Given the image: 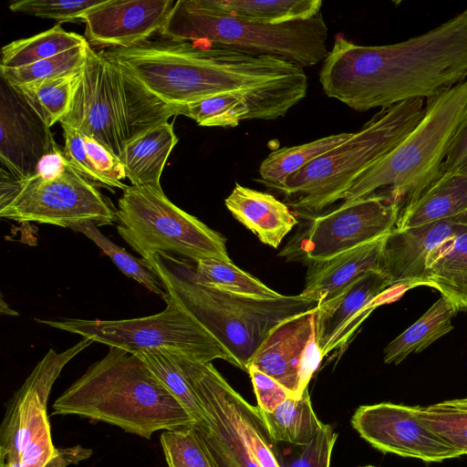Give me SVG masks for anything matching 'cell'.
Returning a JSON list of instances; mask_svg holds the SVG:
<instances>
[{"label":"cell","instance_id":"1","mask_svg":"<svg viewBox=\"0 0 467 467\" xmlns=\"http://www.w3.org/2000/svg\"><path fill=\"white\" fill-rule=\"evenodd\" d=\"M100 53L171 107L232 93L246 99L249 119H275L300 102L308 88L303 67L292 61L202 43L161 37Z\"/></svg>","mask_w":467,"mask_h":467},{"label":"cell","instance_id":"2","mask_svg":"<svg viewBox=\"0 0 467 467\" xmlns=\"http://www.w3.org/2000/svg\"><path fill=\"white\" fill-rule=\"evenodd\" d=\"M467 78V8L405 41L363 46L342 36L324 59L322 89L358 111L430 99Z\"/></svg>","mask_w":467,"mask_h":467},{"label":"cell","instance_id":"3","mask_svg":"<svg viewBox=\"0 0 467 467\" xmlns=\"http://www.w3.org/2000/svg\"><path fill=\"white\" fill-rule=\"evenodd\" d=\"M52 414L104 421L146 439L196 424L136 354L115 347L54 401Z\"/></svg>","mask_w":467,"mask_h":467},{"label":"cell","instance_id":"4","mask_svg":"<svg viewBox=\"0 0 467 467\" xmlns=\"http://www.w3.org/2000/svg\"><path fill=\"white\" fill-rule=\"evenodd\" d=\"M175 116L173 107L151 95L89 45L61 125L88 136L120 159L127 143Z\"/></svg>","mask_w":467,"mask_h":467},{"label":"cell","instance_id":"5","mask_svg":"<svg viewBox=\"0 0 467 467\" xmlns=\"http://www.w3.org/2000/svg\"><path fill=\"white\" fill-rule=\"evenodd\" d=\"M148 264L166 293L194 316L235 357L244 370L276 324L318 304L300 294L277 300H256L210 288L194 280L192 265L169 254H158Z\"/></svg>","mask_w":467,"mask_h":467},{"label":"cell","instance_id":"6","mask_svg":"<svg viewBox=\"0 0 467 467\" xmlns=\"http://www.w3.org/2000/svg\"><path fill=\"white\" fill-rule=\"evenodd\" d=\"M425 112L424 99L380 109L342 144L317 158L274 189L285 204L304 215H316L337 201L375 162L394 149Z\"/></svg>","mask_w":467,"mask_h":467},{"label":"cell","instance_id":"7","mask_svg":"<svg viewBox=\"0 0 467 467\" xmlns=\"http://www.w3.org/2000/svg\"><path fill=\"white\" fill-rule=\"evenodd\" d=\"M160 35L253 56H276L302 67L324 61L328 54V28L321 13L308 19L265 25L216 12L200 0H179Z\"/></svg>","mask_w":467,"mask_h":467},{"label":"cell","instance_id":"8","mask_svg":"<svg viewBox=\"0 0 467 467\" xmlns=\"http://www.w3.org/2000/svg\"><path fill=\"white\" fill-rule=\"evenodd\" d=\"M467 110V78L427 99L411 131L362 173L343 194V202L387 190L405 203L441 175V166Z\"/></svg>","mask_w":467,"mask_h":467},{"label":"cell","instance_id":"9","mask_svg":"<svg viewBox=\"0 0 467 467\" xmlns=\"http://www.w3.org/2000/svg\"><path fill=\"white\" fill-rule=\"evenodd\" d=\"M116 216L119 234L147 263L161 253L231 262L226 239L172 203L161 186H128Z\"/></svg>","mask_w":467,"mask_h":467},{"label":"cell","instance_id":"10","mask_svg":"<svg viewBox=\"0 0 467 467\" xmlns=\"http://www.w3.org/2000/svg\"><path fill=\"white\" fill-rule=\"evenodd\" d=\"M165 303L158 314L131 319L35 321L132 354L166 348L202 362L223 359L242 369L235 357L181 303L168 294Z\"/></svg>","mask_w":467,"mask_h":467},{"label":"cell","instance_id":"11","mask_svg":"<svg viewBox=\"0 0 467 467\" xmlns=\"http://www.w3.org/2000/svg\"><path fill=\"white\" fill-rule=\"evenodd\" d=\"M0 216L68 228L83 222L97 226L117 222L110 202L68 162L60 175L51 179L38 173L19 179L2 167Z\"/></svg>","mask_w":467,"mask_h":467},{"label":"cell","instance_id":"12","mask_svg":"<svg viewBox=\"0 0 467 467\" xmlns=\"http://www.w3.org/2000/svg\"><path fill=\"white\" fill-rule=\"evenodd\" d=\"M94 341L84 338L57 353L50 348L5 404L0 427V467H46L57 451L47 400L64 367Z\"/></svg>","mask_w":467,"mask_h":467},{"label":"cell","instance_id":"13","mask_svg":"<svg viewBox=\"0 0 467 467\" xmlns=\"http://www.w3.org/2000/svg\"><path fill=\"white\" fill-rule=\"evenodd\" d=\"M401 202L375 192L312 218L279 253L287 261L322 262L386 235L395 226Z\"/></svg>","mask_w":467,"mask_h":467},{"label":"cell","instance_id":"14","mask_svg":"<svg viewBox=\"0 0 467 467\" xmlns=\"http://www.w3.org/2000/svg\"><path fill=\"white\" fill-rule=\"evenodd\" d=\"M202 407L204 419L194 424L214 467H260L238 426L231 401L233 388L212 362L192 359L168 349Z\"/></svg>","mask_w":467,"mask_h":467},{"label":"cell","instance_id":"15","mask_svg":"<svg viewBox=\"0 0 467 467\" xmlns=\"http://www.w3.org/2000/svg\"><path fill=\"white\" fill-rule=\"evenodd\" d=\"M361 438L384 453L441 462L461 457L457 450L419 418V406L391 402L364 405L351 419Z\"/></svg>","mask_w":467,"mask_h":467},{"label":"cell","instance_id":"16","mask_svg":"<svg viewBox=\"0 0 467 467\" xmlns=\"http://www.w3.org/2000/svg\"><path fill=\"white\" fill-rule=\"evenodd\" d=\"M316 308L297 313L276 324L247 365V368L254 366L275 379L296 399L301 398L307 389L323 359L316 337Z\"/></svg>","mask_w":467,"mask_h":467},{"label":"cell","instance_id":"17","mask_svg":"<svg viewBox=\"0 0 467 467\" xmlns=\"http://www.w3.org/2000/svg\"><path fill=\"white\" fill-rule=\"evenodd\" d=\"M408 290L391 287L378 271H368L316 308V337L324 358L344 349L365 319L378 306L396 300Z\"/></svg>","mask_w":467,"mask_h":467},{"label":"cell","instance_id":"18","mask_svg":"<svg viewBox=\"0 0 467 467\" xmlns=\"http://www.w3.org/2000/svg\"><path fill=\"white\" fill-rule=\"evenodd\" d=\"M59 150L50 128L19 92L1 78L0 161L19 179L35 175L41 160Z\"/></svg>","mask_w":467,"mask_h":467},{"label":"cell","instance_id":"19","mask_svg":"<svg viewBox=\"0 0 467 467\" xmlns=\"http://www.w3.org/2000/svg\"><path fill=\"white\" fill-rule=\"evenodd\" d=\"M467 231V212L421 225L393 229L385 235L380 273L391 287L426 285L429 254L447 239Z\"/></svg>","mask_w":467,"mask_h":467},{"label":"cell","instance_id":"20","mask_svg":"<svg viewBox=\"0 0 467 467\" xmlns=\"http://www.w3.org/2000/svg\"><path fill=\"white\" fill-rule=\"evenodd\" d=\"M175 2L172 0H105L88 11L85 38L102 47H131L160 34Z\"/></svg>","mask_w":467,"mask_h":467},{"label":"cell","instance_id":"21","mask_svg":"<svg viewBox=\"0 0 467 467\" xmlns=\"http://www.w3.org/2000/svg\"><path fill=\"white\" fill-rule=\"evenodd\" d=\"M224 204L240 223L273 248H277L297 223L288 206L274 195L237 182Z\"/></svg>","mask_w":467,"mask_h":467},{"label":"cell","instance_id":"22","mask_svg":"<svg viewBox=\"0 0 467 467\" xmlns=\"http://www.w3.org/2000/svg\"><path fill=\"white\" fill-rule=\"evenodd\" d=\"M385 235L322 262L309 264L300 295L321 302L368 271L380 272Z\"/></svg>","mask_w":467,"mask_h":467},{"label":"cell","instance_id":"23","mask_svg":"<svg viewBox=\"0 0 467 467\" xmlns=\"http://www.w3.org/2000/svg\"><path fill=\"white\" fill-rule=\"evenodd\" d=\"M467 212V173L441 174L400 210L397 229H407Z\"/></svg>","mask_w":467,"mask_h":467},{"label":"cell","instance_id":"24","mask_svg":"<svg viewBox=\"0 0 467 467\" xmlns=\"http://www.w3.org/2000/svg\"><path fill=\"white\" fill-rule=\"evenodd\" d=\"M426 286L435 288L457 312H467V231L452 236L428 256Z\"/></svg>","mask_w":467,"mask_h":467},{"label":"cell","instance_id":"25","mask_svg":"<svg viewBox=\"0 0 467 467\" xmlns=\"http://www.w3.org/2000/svg\"><path fill=\"white\" fill-rule=\"evenodd\" d=\"M177 142L173 124L166 121L127 143L119 160L131 185L161 186L163 168Z\"/></svg>","mask_w":467,"mask_h":467},{"label":"cell","instance_id":"26","mask_svg":"<svg viewBox=\"0 0 467 467\" xmlns=\"http://www.w3.org/2000/svg\"><path fill=\"white\" fill-rule=\"evenodd\" d=\"M456 312L443 298L436 300L406 330L390 341L384 349V362L398 365L412 353H420L453 329Z\"/></svg>","mask_w":467,"mask_h":467},{"label":"cell","instance_id":"27","mask_svg":"<svg viewBox=\"0 0 467 467\" xmlns=\"http://www.w3.org/2000/svg\"><path fill=\"white\" fill-rule=\"evenodd\" d=\"M216 12L265 25L308 19L320 13L321 0H200Z\"/></svg>","mask_w":467,"mask_h":467},{"label":"cell","instance_id":"28","mask_svg":"<svg viewBox=\"0 0 467 467\" xmlns=\"http://www.w3.org/2000/svg\"><path fill=\"white\" fill-rule=\"evenodd\" d=\"M259 410L275 442L306 444L325 425L313 410L308 388L301 398H288L272 412Z\"/></svg>","mask_w":467,"mask_h":467},{"label":"cell","instance_id":"29","mask_svg":"<svg viewBox=\"0 0 467 467\" xmlns=\"http://www.w3.org/2000/svg\"><path fill=\"white\" fill-rule=\"evenodd\" d=\"M192 267L196 282L218 291L256 300H277L285 296L263 284L234 264L220 259H202Z\"/></svg>","mask_w":467,"mask_h":467},{"label":"cell","instance_id":"30","mask_svg":"<svg viewBox=\"0 0 467 467\" xmlns=\"http://www.w3.org/2000/svg\"><path fill=\"white\" fill-rule=\"evenodd\" d=\"M87 44L85 36L67 32L57 24L37 35L4 46L0 69L28 66Z\"/></svg>","mask_w":467,"mask_h":467},{"label":"cell","instance_id":"31","mask_svg":"<svg viewBox=\"0 0 467 467\" xmlns=\"http://www.w3.org/2000/svg\"><path fill=\"white\" fill-rule=\"evenodd\" d=\"M353 132H341L293 147L272 151L260 164V182L270 188L285 183L292 174L342 144Z\"/></svg>","mask_w":467,"mask_h":467},{"label":"cell","instance_id":"32","mask_svg":"<svg viewBox=\"0 0 467 467\" xmlns=\"http://www.w3.org/2000/svg\"><path fill=\"white\" fill-rule=\"evenodd\" d=\"M78 73L14 88L47 126L51 128L68 110Z\"/></svg>","mask_w":467,"mask_h":467},{"label":"cell","instance_id":"33","mask_svg":"<svg viewBox=\"0 0 467 467\" xmlns=\"http://www.w3.org/2000/svg\"><path fill=\"white\" fill-rule=\"evenodd\" d=\"M175 116L182 115L202 127L234 128L249 119L250 108L246 99L239 94H220L202 100L173 107Z\"/></svg>","mask_w":467,"mask_h":467},{"label":"cell","instance_id":"34","mask_svg":"<svg viewBox=\"0 0 467 467\" xmlns=\"http://www.w3.org/2000/svg\"><path fill=\"white\" fill-rule=\"evenodd\" d=\"M70 229L81 233L90 239L124 275L161 296L164 302L166 301L167 293L164 286L147 262L134 257L125 249L117 245L106 237L92 222H83Z\"/></svg>","mask_w":467,"mask_h":467},{"label":"cell","instance_id":"35","mask_svg":"<svg viewBox=\"0 0 467 467\" xmlns=\"http://www.w3.org/2000/svg\"><path fill=\"white\" fill-rule=\"evenodd\" d=\"M187 410L196 423L204 419L202 407L183 371L166 348L148 349L136 354Z\"/></svg>","mask_w":467,"mask_h":467},{"label":"cell","instance_id":"36","mask_svg":"<svg viewBox=\"0 0 467 467\" xmlns=\"http://www.w3.org/2000/svg\"><path fill=\"white\" fill-rule=\"evenodd\" d=\"M89 44L17 68L0 69V76L9 85L18 87L33 82L68 76L79 72L87 60Z\"/></svg>","mask_w":467,"mask_h":467},{"label":"cell","instance_id":"37","mask_svg":"<svg viewBox=\"0 0 467 467\" xmlns=\"http://www.w3.org/2000/svg\"><path fill=\"white\" fill-rule=\"evenodd\" d=\"M193 425L161 432L160 440L168 467H214Z\"/></svg>","mask_w":467,"mask_h":467},{"label":"cell","instance_id":"38","mask_svg":"<svg viewBox=\"0 0 467 467\" xmlns=\"http://www.w3.org/2000/svg\"><path fill=\"white\" fill-rule=\"evenodd\" d=\"M419 418L461 455H467V410L441 406H419Z\"/></svg>","mask_w":467,"mask_h":467},{"label":"cell","instance_id":"39","mask_svg":"<svg viewBox=\"0 0 467 467\" xmlns=\"http://www.w3.org/2000/svg\"><path fill=\"white\" fill-rule=\"evenodd\" d=\"M105 0H21L11 3L12 12L41 18H52L58 23L72 22Z\"/></svg>","mask_w":467,"mask_h":467},{"label":"cell","instance_id":"40","mask_svg":"<svg viewBox=\"0 0 467 467\" xmlns=\"http://www.w3.org/2000/svg\"><path fill=\"white\" fill-rule=\"evenodd\" d=\"M337 438L330 425L321 431L306 444L295 445L289 454L279 455L281 467H329L332 451Z\"/></svg>","mask_w":467,"mask_h":467},{"label":"cell","instance_id":"41","mask_svg":"<svg viewBox=\"0 0 467 467\" xmlns=\"http://www.w3.org/2000/svg\"><path fill=\"white\" fill-rule=\"evenodd\" d=\"M87 154L99 174L107 181L109 187L125 190L128 185L121 182L127 178L124 165L119 158L98 140L83 135Z\"/></svg>","mask_w":467,"mask_h":467},{"label":"cell","instance_id":"42","mask_svg":"<svg viewBox=\"0 0 467 467\" xmlns=\"http://www.w3.org/2000/svg\"><path fill=\"white\" fill-rule=\"evenodd\" d=\"M61 126L65 139L63 154L68 164L88 181L109 187V183L99 174L87 154L83 134L70 126Z\"/></svg>","mask_w":467,"mask_h":467},{"label":"cell","instance_id":"43","mask_svg":"<svg viewBox=\"0 0 467 467\" xmlns=\"http://www.w3.org/2000/svg\"><path fill=\"white\" fill-rule=\"evenodd\" d=\"M246 371L250 375L257 400V407L261 410L272 412L288 398H295L279 382L255 367L249 366Z\"/></svg>","mask_w":467,"mask_h":467},{"label":"cell","instance_id":"44","mask_svg":"<svg viewBox=\"0 0 467 467\" xmlns=\"http://www.w3.org/2000/svg\"><path fill=\"white\" fill-rule=\"evenodd\" d=\"M467 161V110L441 166V174L458 172Z\"/></svg>","mask_w":467,"mask_h":467},{"label":"cell","instance_id":"45","mask_svg":"<svg viewBox=\"0 0 467 467\" xmlns=\"http://www.w3.org/2000/svg\"><path fill=\"white\" fill-rule=\"evenodd\" d=\"M91 453V450L83 448L80 445L66 449L57 448L55 455L46 467H66L88 459Z\"/></svg>","mask_w":467,"mask_h":467},{"label":"cell","instance_id":"46","mask_svg":"<svg viewBox=\"0 0 467 467\" xmlns=\"http://www.w3.org/2000/svg\"><path fill=\"white\" fill-rule=\"evenodd\" d=\"M67 161L60 149L44 157L38 167L36 173L44 178H55L60 175L66 169Z\"/></svg>","mask_w":467,"mask_h":467},{"label":"cell","instance_id":"47","mask_svg":"<svg viewBox=\"0 0 467 467\" xmlns=\"http://www.w3.org/2000/svg\"><path fill=\"white\" fill-rule=\"evenodd\" d=\"M439 404L446 407H453L467 410V398L444 400L439 402Z\"/></svg>","mask_w":467,"mask_h":467},{"label":"cell","instance_id":"48","mask_svg":"<svg viewBox=\"0 0 467 467\" xmlns=\"http://www.w3.org/2000/svg\"><path fill=\"white\" fill-rule=\"evenodd\" d=\"M0 312L2 315L6 316H18L19 314L9 307V306L5 302L3 296H1V306H0Z\"/></svg>","mask_w":467,"mask_h":467},{"label":"cell","instance_id":"49","mask_svg":"<svg viewBox=\"0 0 467 467\" xmlns=\"http://www.w3.org/2000/svg\"><path fill=\"white\" fill-rule=\"evenodd\" d=\"M458 172L467 173V161L464 162V164L462 165V167L460 169V171Z\"/></svg>","mask_w":467,"mask_h":467},{"label":"cell","instance_id":"50","mask_svg":"<svg viewBox=\"0 0 467 467\" xmlns=\"http://www.w3.org/2000/svg\"><path fill=\"white\" fill-rule=\"evenodd\" d=\"M362 467H376V466H373V465H366V466H362Z\"/></svg>","mask_w":467,"mask_h":467}]
</instances>
